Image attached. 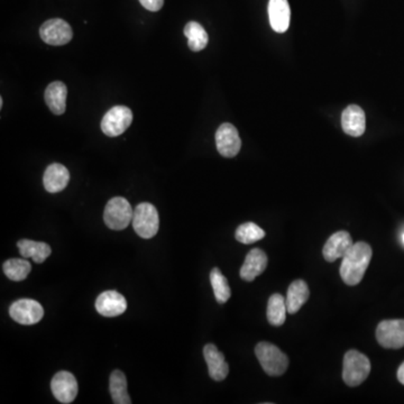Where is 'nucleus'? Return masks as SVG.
<instances>
[{
	"label": "nucleus",
	"mask_w": 404,
	"mask_h": 404,
	"mask_svg": "<svg viewBox=\"0 0 404 404\" xmlns=\"http://www.w3.org/2000/svg\"><path fill=\"white\" fill-rule=\"evenodd\" d=\"M216 145L219 154L224 158H235L242 148V141L237 129L230 123L219 126L216 131Z\"/></svg>",
	"instance_id": "10"
},
{
	"label": "nucleus",
	"mask_w": 404,
	"mask_h": 404,
	"mask_svg": "<svg viewBox=\"0 0 404 404\" xmlns=\"http://www.w3.org/2000/svg\"><path fill=\"white\" fill-rule=\"evenodd\" d=\"M342 126L345 133L352 137H360L366 129L365 112L357 105H350L343 112Z\"/></svg>",
	"instance_id": "16"
},
{
	"label": "nucleus",
	"mask_w": 404,
	"mask_h": 404,
	"mask_svg": "<svg viewBox=\"0 0 404 404\" xmlns=\"http://www.w3.org/2000/svg\"><path fill=\"white\" fill-rule=\"evenodd\" d=\"M402 242H403V244H404V234H403V235H402Z\"/></svg>",
	"instance_id": "31"
},
{
	"label": "nucleus",
	"mask_w": 404,
	"mask_h": 404,
	"mask_svg": "<svg viewBox=\"0 0 404 404\" xmlns=\"http://www.w3.org/2000/svg\"><path fill=\"white\" fill-rule=\"evenodd\" d=\"M184 35L188 39V45L194 52H199L207 47L209 36L205 28L197 22H189L184 28Z\"/></svg>",
	"instance_id": "24"
},
{
	"label": "nucleus",
	"mask_w": 404,
	"mask_h": 404,
	"mask_svg": "<svg viewBox=\"0 0 404 404\" xmlns=\"http://www.w3.org/2000/svg\"><path fill=\"white\" fill-rule=\"evenodd\" d=\"M268 262V255L265 254L264 251L253 249L246 255L245 262L242 266L239 275L244 281L253 282L257 276H260L266 270Z\"/></svg>",
	"instance_id": "14"
},
{
	"label": "nucleus",
	"mask_w": 404,
	"mask_h": 404,
	"mask_svg": "<svg viewBox=\"0 0 404 404\" xmlns=\"http://www.w3.org/2000/svg\"><path fill=\"white\" fill-rule=\"evenodd\" d=\"M143 7L150 11H159L163 7L164 0H140Z\"/></svg>",
	"instance_id": "28"
},
{
	"label": "nucleus",
	"mask_w": 404,
	"mask_h": 404,
	"mask_svg": "<svg viewBox=\"0 0 404 404\" xmlns=\"http://www.w3.org/2000/svg\"><path fill=\"white\" fill-rule=\"evenodd\" d=\"M70 181V173L64 165L53 163L47 167L44 173V188L49 194H58L63 191Z\"/></svg>",
	"instance_id": "17"
},
{
	"label": "nucleus",
	"mask_w": 404,
	"mask_h": 404,
	"mask_svg": "<svg viewBox=\"0 0 404 404\" xmlns=\"http://www.w3.org/2000/svg\"><path fill=\"white\" fill-rule=\"evenodd\" d=\"M398 380L401 384L404 385V363L401 364L399 367V371H398Z\"/></svg>",
	"instance_id": "29"
},
{
	"label": "nucleus",
	"mask_w": 404,
	"mask_h": 404,
	"mask_svg": "<svg viewBox=\"0 0 404 404\" xmlns=\"http://www.w3.org/2000/svg\"><path fill=\"white\" fill-rule=\"evenodd\" d=\"M68 88L61 81H54L47 85L45 90V102L54 115H62L66 109Z\"/></svg>",
	"instance_id": "19"
},
{
	"label": "nucleus",
	"mask_w": 404,
	"mask_h": 404,
	"mask_svg": "<svg viewBox=\"0 0 404 404\" xmlns=\"http://www.w3.org/2000/svg\"><path fill=\"white\" fill-rule=\"evenodd\" d=\"M133 227L137 235L144 239L153 238L160 228V217L155 206L143 202L135 208Z\"/></svg>",
	"instance_id": "4"
},
{
	"label": "nucleus",
	"mask_w": 404,
	"mask_h": 404,
	"mask_svg": "<svg viewBox=\"0 0 404 404\" xmlns=\"http://www.w3.org/2000/svg\"><path fill=\"white\" fill-rule=\"evenodd\" d=\"M310 297V291H309L308 284L303 280H297L290 284L287 289V308L290 314H295L306 304Z\"/></svg>",
	"instance_id": "20"
},
{
	"label": "nucleus",
	"mask_w": 404,
	"mask_h": 404,
	"mask_svg": "<svg viewBox=\"0 0 404 404\" xmlns=\"http://www.w3.org/2000/svg\"><path fill=\"white\" fill-rule=\"evenodd\" d=\"M11 319L20 325L30 326L40 323L44 316L41 303L32 299H20L15 301L9 308Z\"/></svg>",
	"instance_id": "8"
},
{
	"label": "nucleus",
	"mask_w": 404,
	"mask_h": 404,
	"mask_svg": "<svg viewBox=\"0 0 404 404\" xmlns=\"http://www.w3.org/2000/svg\"><path fill=\"white\" fill-rule=\"evenodd\" d=\"M6 276L11 281L20 282L28 278L32 271V265L28 261L23 259H11L3 265Z\"/></svg>",
	"instance_id": "25"
},
{
	"label": "nucleus",
	"mask_w": 404,
	"mask_h": 404,
	"mask_svg": "<svg viewBox=\"0 0 404 404\" xmlns=\"http://www.w3.org/2000/svg\"><path fill=\"white\" fill-rule=\"evenodd\" d=\"M264 230L254 222H245L236 230L235 238L239 243L245 245L256 243L265 237Z\"/></svg>",
	"instance_id": "27"
},
{
	"label": "nucleus",
	"mask_w": 404,
	"mask_h": 404,
	"mask_svg": "<svg viewBox=\"0 0 404 404\" xmlns=\"http://www.w3.org/2000/svg\"><path fill=\"white\" fill-rule=\"evenodd\" d=\"M51 388L53 396L59 402L72 403L78 396L77 379L70 372H59L52 379Z\"/></svg>",
	"instance_id": "11"
},
{
	"label": "nucleus",
	"mask_w": 404,
	"mask_h": 404,
	"mask_svg": "<svg viewBox=\"0 0 404 404\" xmlns=\"http://www.w3.org/2000/svg\"><path fill=\"white\" fill-rule=\"evenodd\" d=\"M109 391L114 403H131V396L127 392V380L123 372L116 369L110 374Z\"/></svg>",
	"instance_id": "22"
},
{
	"label": "nucleus",
	"mask_w": 404,
	"mask_h": 404,
	"mask_svg": "<svg viewBox=\"0 0 404 404\" xmlns=\"http://www.w3.org/2000/svg\"><path fill=\"white\" fill-rule=\"evenodd\" d=\"M210 282L217 302L224 304L230 300V297H232V290H230V284H228L224 274L222 273V271L219 270L218 268L211 270Z\"/></svg>",
	"instance_id": "26"
},
{
	"label": "nucleus",
	"mask_w": 404,
	"mask_h": 404,
	"mask_svg": "<svg viewBox=\"0 0 404 404\" xmlns=\"http://www.w3.org/2000/svg\"><path fill=\"white\" fill-rule=\"evenodd\" d=\"M354 245L350 232L340 230L328 238L327 243L323 246V255L327 262L333 263L338 259H343Z\"/></svg>",
	"instance_id": "13"
},
{
	"label": "nucleus",
	"mask_w": 404,
	"mask_h": 404,
	"mask_svg": "<svg viewBox=\"0 0 404 404\" xmlns=\"http://www.w3.org/2000/svg\"><path fill=\"white\" fill-rule=\"evenodd\" d=\"M287 301L280 293L271 295L268 303V320L274 327H280L285 323L287 319Z\"/></svg>",
	"instance_id": "23"
},
{
	"label": "nucleus",
	"mask_w": 404,
	"mask_h": 404,
	"mask_svg": "<svg viewBox=\"0 0 404 404\" xmlns=\"http://www.w3.org/2000/svg\"><path fill=\"white\" fill-rule=\"evenodd\" d=\"M255 354L261 366L270 376H281L289 367V358L279 347L271 343L262 342L255 347Z\"/></svg>",
	"instance_id": "2"
},
{
	"label": "nucleus",
	"mask_w": 404,
	"mask_h": 404,
	"mask_svg": "<svg viewBox=\"0 0 404 404\" xmlns=\"http://www.w3.org/2000/svg\"><path fill=\"white\" fill-rule=\"evenodd\" d=\"M96 309L104 317H118L126 311L127 301L125 297L117 291H106L97 298Z\"/></svg>",
	"instance_id": "12"
},
{
	"label": "nucleus",
	"mask_w": 404,
	"mask_h": 404,
	"mask_svg": "<svg viewBox=\"0 0 404 404\" xmlns=\"http://www.w3.org/2000/svg\"><path fill=\"white\" fill-rule=\"evenodd\" d=\"M379 344L388 350L404 347V319L384 320L376 328Z\"/></svg>",
	"instance_id": "7"
},
{
	"label": "nucleus",
	"mask_w": 404,
	"mask_h": 404,
	"mask_svg": "<svg viewBox=\"0 0 404 404\" xmlns=\"http://www.w3.org/2000/svg\"><path fill=\"white\" fill-rule=\"evenodd\" d=\"M371 373L369 357L357 350H348L344 356L343 380L350 388H355L365 382Z\"/></svg>",
	"instance_id": "3"
},
{
	"label": "nucleus",
	"mask_w": 404,
	"mask_h": 404,
	"mask_svg": "<svg viewBox=\"0 0 404 404\" xmlns=\"http://www.w3.org/2000/svg\"><path fill=\"white\" fill-rule=\"evenodd\" d=\"M203 356L207 362L209 375L213 381L220 382L226 379L230 373V366L225 360L224 354L219 352L213 344H207L203 348Z\"/></svg>",
	"instance_id": "15"
},
{
	"label": "nucleus",
	"mask_w": 404,
	"mask_h": 404,
	"mask_svg": "<svg viewBox=\"0 0 404 404\" xmlns=\"http://www.w3.org/2000/svg\"><path fill=\"white\" fill-rule=\"evenodd\" d=\"M3 105H4L3 98H0V107H3Z\"/></svg>",
	"instance_id": "30"
},
{
	"label": "nucleus",
	"mask_w": 404,
	"mask_h": 404,
	"mask_svg": "<svg viewBox=\"0 0 404 404\" xmlns=\"http://www.w3.org/2000/svg\"><path fill=\"white\" fill-rule=\"evenodd\" d=\"M270 24L278 33L287 32L290 26L291 9L287 0H270L268 3Z\"/></svg>",
	"instance_id": "18"
},
{
	"label": "nucleus",
	"mask_w": 404,
	"mask_h": 404,
	"mask_svg": "<svg viewBox=\"0 0 404 404\" xmlns=\"http://www.w3.org/2000/svg\"><path fill=\"white\" fill-rule=\"evenodd\" d=\"M134 210L129 200L115 197L107 203L104 211L105 224L112 230H123L133 222Z\"/></svg>",
	"instance_id": "5"
},
{
	"label": "nucleus",
	"mask_w": 404,
	"mask_h": 404,
	"mask_svg": "<svg viewBox=\"0 0 404 404\" xmlns=\"http://www.w3.org/2000/svg\"><path fill=\"white\" fill-rule=\"evenodd\" d=\"M133 121V112L129 107L116 106L107 112L101 121V131L109 137L124 134Z\"/></svg>",
	"instance_id": "6"
},
{
	"label": "nucleus",
	"mask_w": 404,
	"mask_h": 404,
	"mask_svg": "<svg viewBox=\"0 0 404 404\" xmlns=\"http://www.w3.org/2000/svg\"><path fill=\"white\" fill-rule=\"evenodd\" d=\"M373 251L371 246L365 242H358L350 247L346 255L343 257L339 273L345 284L354 287L361 283L365 275L366 270L371 263Z\"/></svg>",
	"instance_id": "1"
},
{
	"label": "nucleus",
	"mask_w": 404,
	"mask_h": 404,
	"mask_svg": "<svg viewBox=\"0 0 404 404\" xmlns=\"http://www.w3.org/2000/svg\"><path fill=\"white\" fill-rule=\"evenodd\" d=\"M40 36L45 43L53 47L66 45L71 41L73 32L66 20L53 18L47 20L40 28Z\"/></svg>",
	"instance_id": "9"
},
{
	"label": "nucleus",
	"mask_w": 404,
	"mask_h": 404,
	"mask_svg": "<svg viewBox=\"0 0 404 404\" xmlns=\"http://www.w3.org/2000/svg\"><path fill=\"white\" fill-rule=\"evenodd\" d=\"M20 255L24 259H32L34 262L41 264L52 253L51 246L43 242H34L30 239H20L17 243Z\"/></svg>",
	"instance_id": "21"
}]
</instances>
